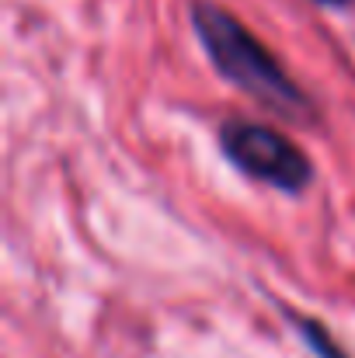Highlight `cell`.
<instances>
[{
  "label": "cell",
  "instance_id": "obj_3",
  "mask_svg": "<svg viewBox=\"0 0 355 358\" xmlns=\"http://www.w3.org/2000/svg\"><path fill=\"white\" fill-rule=\"evenodd\" d=\"M296 331H300V338L307 341V348L317 358H349L345 348L331 338V331L317 317H296Z\"/></svg>",
  "mask_w": 355,
  "mask_h": 358
},
{
  "label": "cell",
  "instance_id": "obj_4",
  "mask_svg": "<svg viewBox=\"0 0 355 358\" xmlns=\"http://www.w3.org/2000/svg\"><path fill=\"white\" fill-rule=\"evenodd\" d=\"M321 3H349V0H321Z\"/></svg>",
  "mask_w": 355,
  "mask_h": 358
},
{
  "label": "cell",
  "instance_id": "obj_1",
  "mask_svg": "<svg viewBox=\"0 0 355 358\" xmlns=\"http://www.w3.org/2000/svg\"><path fill=\"white\" fill-rule=\"evenodd\" d=\"M192 28L223 80L237 91L261 101L265 108L286 119H307L310 98L303 87L286 73V66L265 49L258 35H251L234 14L213 0H192Z\"/></svg>",
  "mask_w": 355,
  "mask_h": 358
},
{
  "label": "cell",
  "instance_id": "obj_2",
  "mask_svg": "<svg viewBox=\"0 0 355 358\" xmlns=\"http://www.w3.org/2000/svg\"><path fill=\"white\" fill-rule=\"evenodd\" d=\"M220 150L240 174L272 185L286 195H300L314 181L310 157L279 129L265 122L230 119L220 125Z\"/></svg>",
  "mask_w": 355,
  "mask_h": 358
}]
</instances>
